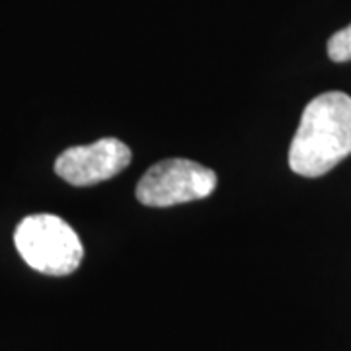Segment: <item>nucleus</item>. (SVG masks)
Masks as SVG:
<instances>
[{"mask_svg":"<svg viewBox=\"0 0 351 351\" xmlns=\"http://www.w3.org/2000/svg\"><path fill=\"white\" fill-rule=\"evenodd\" d=\"M328 55L334 63L351 61V24L328 39Z\"/></svg>","mask_w":351,"mask_h":351,"instance_id":"nucleus-5","label":"nucleus"},{"mask_svg":"<svg viewBox=\"0 0 351 351\" xmlns=\"http://www.w3.org/2000/svg\"><path fill=\"white\" fill-rule=\"evenodd\" d=\"M351 154V96L324 92L306 104L289 147V166L302 178H318Z\"/></svg>","mask_w":351,"mask_h":351,"instance_id":"nucleus-1","label":"nucleus"},{"mask_svg":"<svg viewBox=\"0 0 351 351\" xmlns=\"http://www.w3.org/2000/svg\"><path fill=\"white\" fill-rule=\"evenodd\" d=\"M217 188V174L203 164L168 158L151 166L137 184V199L147 207H172L209 197Z\"/></svg>","mask_w":351,"mask_h":351,"instance_id":"nucleus-3","label":"nucleus"},{"mask_svg":"<svg viewBox=\"0 0 351 351\" xmlns=\"http://www.w3.org/2000/svg\"><path fill=\"white\" fill-rule=\"evenodd\" d=\"M14 244L24 262L45 276H71L84 256L82 242L73 226L51 213L25 217L16 226Z\"/></svg>","mask_w":351,"mask_h":351,"instance_id":"nucleus-2","label":"nucleus"},{"mask_svg":"<svg viewBox=\"0 0 351 351\" xmlns=\"http://www.w3.org/2000/svg\"><path fill=\"white\" fill-rule=\"evenodd\" d=\"M131 149L119 138L104 137L92 145L71 147L55 160V172L71 186H94L123 172Z\"/></svg>","mask_w":351,"mask_h":351,"instance_id":"nucleus-4","label":"nucleus"}]
</instances>
